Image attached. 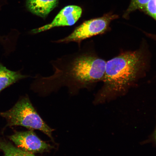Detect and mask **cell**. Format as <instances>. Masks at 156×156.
Instances as JSON below:
<instances>
[{"instance_id":"cell-1","label":"cell","mask_w":156,"mask_h":156,"mask_svg":"<svg viewBox=\"0 0 156 156\" xmlns=\"http://www.w3.org/2000/svg\"><path fill=\"white\" fill-rule=\"evenodd\" d=\"M106 63L83 44L77 52L51 61L53 74L48 76L36 75L30 87L43 96L63 87H67L71 94H75L80 90L89 89L94 84L103 81Z\"/></svg>"},{"instance_id":"cell-2","label":"cell","mask_w":156,"mask_h":156,"mask_svg":"<svg viewBox=\"0 0 156 156\" xmlns=\"http://www.w3.org/2000/svg\"><path fill=\"white\" fill-rule=\"evenodd\" d=\"M143 61L141 52L135 51L125 52L107 62L102 81L104 85L97 94L95 104L123 93L135 79Z\"/></svg>"},{"instance_id":"cell-3","label":"cell","mask_w":156,"mask_h":156,"mask_svg":"<svg viewBox=\"0 0 156 156\" xmlns=\"http://www.w3.org/2000/svg\"><path fill=\"white\" fill-rule=\"evenodd\" d=\"M0 116L6 120V126H21L31 130H38L53 140L52 133L54 130L39 115L27 95L20 99L9 110L0 112Z\"/></svg>"},{"instance_id":"cell-4","label":"cell","mask_w":156,"mask_h":156,"mask_svg":"<svg viewBox=\"0 0 156 156\" xmlns=\"http://www.w3.org/2000/svg\"><path fill=\"white\" fill-rule=\"evenodd\" d=\"M118 17V15L110 13L98 18L85 21L67 36L51 42L64 44L76 42L79 48L83 41L106 32L111 22Z\"/></svg>"},{"instance_id":"cell-5","label":"cell","mask_w":156,"mask_h":156,"mask_svg":"<svg viewBox=\"0 0 156 156\" xmlns=\"http://www.w3.org/2000/svg\"><path fill=\"white\" fill-rule=\"evenodd\" d=\"M9 138L19 149L33 154L48 152L53 148L39 138L33 130L16 132Z\"/></svg>"},{"instance_id":"cell-6","label":"cell","mask_w":156,"mask_h":156,"mask_svg":"<svg viewBox=\"0 0 156 156\" xmlns=\"http://www.w3.org/2000/svg\"><path fill=\"white\" fill-rule=\"evenodd\" d=\"M82 12V9L79 6H67L59 12L51 23L33 29L31 30L30 34H37L56 27L72 26L79 20Z\"/></svg>"},{"instance_id":"cell-7","label":"cell","mask_w":156,"mask_h":156,"mask_svg":"<svg viewBox=\"0 0 156 156\" xmlns=\"http://www.w3.org/2000/svg\"><path fill=\"white\" fill-rule=\"evenodd\" d=\"M58 2V0H25L28 11L44 19L57 6Z\"/></svg>"},{"instance_id":"cell-8","label":"cell","mask_w":156,"mask_h":156,"mask_svg":"<svg viewBox=\"0 0 156 156\" xmlns=\"http://www.w3.org/2000/svg\"><path fill=\"white\" fill-rule=\"evenodd\" d=\"M29 77L20 72L11 71L0 63V93L13 84Z\"/></svg>"},{"instance_id":"cell-9","label":"cell","mask_w":156,"mask_h":156,"mask_svg":"<svg viewBox=\"0 0 156 156\" xmlns=\"http://www.w3.org/2000/svg\"><path fill=\"white\" fill-rule=\"evenodd\" d=\"M0 149L4 153V156H35L15 147L6 140L0 138Z\"/></svg>"},{"instance_id":"cell-10","label":"cell","mask_w":156,"mask_h":156,"mask_svg":"<svg viewBox=\"0 0 156 156\" xmlns=\"http://www.w3.org/2000/svg\"><path fill=\"white\" fill-rule=\"evenodd\" d=\"M150 0H131L129 6L124 14L126 17L130 13L137 9H143L144 6Z\"/></svg>"},{"instance_id":"cell-11","label":"cell","mask_w":156,"mask_h":156,"mask_svg":"<svg viewBox=\"0 0 156 156\" xmlns=\"http://www.w3.org/2000/svg\"><path fill=\"white\" fill-rule=\"evenodd\" d=\"M142 10L156 21V0H150Z\"/></svg>"},{"instance_id":"cell-12","label":"cell","mask_w":156,"mask_h":156,"mask_svg":"<svg viewBox=\"0 0 156 156\" xmlns=\"http://www.w3.org/2000/svg\"><path fill=\"white\" fill-rule=\"evenodd\" d=\"M7 0H0V13L7 3Z\"/></svg>"},{"instance_id":"cell-13","label":"cell","mask_w":156,"mask_h":156,"mask_svg":"<svg viewBox=\"0 0 156 156\" xmlns=\"http://www.w3.org/2000/svg\"><path fill=\"white\" fill-rule=\"evenodd\" d=\"M154 140H155V142H156V128L154 133Z\"/></svg>"}]
</instances>
